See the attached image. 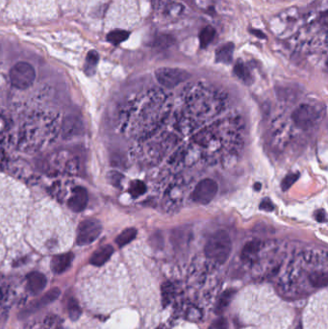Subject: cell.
Returning a JSON list of instances; mask_svg holds the SVG:
<instances>
[{"mask_svg": "<svg viewBox=\"0 0 328 329\" xmlns=\"http://www.w3.org/2000/svg\"><path fill=\"white\" fill-rule=\"evenodd\" d=\"M232 250V241L229 234L225 230L214 232L204 247V253L207 258L219 264H224L230 256Z\"/></svg>", "mask_w": 328, "mask_h": 329, "instance_id": "cell-1", "label": "cell"}, {"mask_svg": "<svg viewBox=\"0 0 328 329\" xmlns=\"http://www.w3.org/2000/svg\"><path fill=\"white\" fill-rule=\"evenodd\" d=\"M36 71L29 63L19 62L10 70V81L15 88L25 90L33 85Z\"/></svg>", "mask_w": 328, "mask_h": 329, "instance_id": "cell-2", "label": "cell"}, {"mask_svg": "<svg viewBox=\"0 0 328 329\" xmlns=\"http://www.w3.org/2000/svg\"><path fill=\"white\" fill-rule=\"evenodd\" d=\"M155 77L162 86L173 89L187 81L190 74L187 70L178 67H159L155 70Z\"/></svg>", "mask_w": 328, "mask_h": 329, "instance_id": "cell-3", "label": "cell"}, {"mask_svg": "<svg viewBox=\"0 0 328 329\" xmlns=\"http://www.w3.org/2000/svg\"><path fill=\"white\" fill-rule=\"evenodd\" d=\"M102 231V225L99 220L95 219H84L80 222L77 229L76 243L84 246L95 241Z\"/></svg>", "mask_w": 328, "mask_h": 329, "instance_id": "cell-4", "label": "cell"}, {"mask_svg": "<svg viewBox=\"0 0 328 329\" xmlns=\"http://www.w3.org/2000/svg\"><path fill=\"white\" fill-rule=\"evenodd\" d=\"M218 191V183L211 178H205L197 183L191 198L198 204L207 205L216 198Z\"/></svg>", "mask_w": 328, "mask_h": 329, "instance_id": "cell-5", "label": "cell"}, {"mask_svg": "<svg viewBox=\"0 0 328 329\" xmlns=\"http://www.w3.org/2000/svg\"><path fill=\"white\" fill-rule=\"evenodd\" d=\"M292 119L297 127L302 130H308L317 122L319 113L309 104H301L293 112Z\"/></svg>", "mask_w": 328, "mask_h": 329, "instance_id": "cell-6", "label": "cell"}, {"mask_svg": "<svg viewBox=\"0 0 328 329\" xmlns=\"http://www.w3.org/2000/svg\"><path fill=\"white\" fill-rule=\"evenodd\" d=\"M83 131H84L83 122L80 120V118L76 116L66 117L63 122V127H62L63 138L65 140H69V139L78 137L83 133Z\"/></svg>", "mask_w": 328, "mask_h": 329, "instance_id": "cell-7", "label": "cell"}, {"mask_svg": "<svg viewBox=\"0 0 328 329\" xmlns=\"http://www.w3.org/2000/svg\"><path fill=\"white\" fill-rule=\"evenodd\" d=\"M88 200L89 196L87 190L83 187H76L72 191V196L67 201V206L71 211L80 213L87 207Z\"/></svg>", "mask_w": 328, "mask_h": 329, "instance_id": "cell-8", "label": "cell"}, {"mask_svg": "<svg viewBox=\"0 0 328 329\" xmlns=\"http://www.w3.org/2000/svg\"><path fill=\"white\" fill-rule=\"evenodd\" d=\"M73 258L74 255L72 252H66L55 255L50 262L51 270L56 274H61L65 272L70 268Z\"/></svg>", "mask_w": 328, "mask_h": 329, "instance_id": "cell-9", "label": "cell"}, {"mask_svg": "<svg viewBox=\"0 0 328 329\" xmlns=\"http://www.w3.org/2000/svg\"><path fill=\"white\" fill-rule=\"evenodd\" d=\"M47 283L46 277L42 272L33 271L27 275V289L32 294H38L42 292Z\"/></svg>", "mask_w": 328, "mask_h": 329, "instance_id": "cell-10", "label": "cell"}, {"mask_svg": "<svg viewBox=\"0 0 328 329\" xmlns=\"http://www.w3.org/2000/svg\"><path fill=\"white\" fill-rule=\"evenodd\" d=\"M114 253V247L110 244L103 245L96 249L89 258V264L95 267H100L109 261L111 256Z\"/></svg>", "mask_w": 328, "mask_h": 329, "instance_id": "cell-11", "label": "cell"}, {"mask_svg": "<svg viewBox=\"0 0 328 329\" xmlns=\"http://www.w3.org/2000/svg\"><path fill=\"white\" fill-rule=\"evenodd\" d=\"M60 296V290L58 288H53L51 290H49L46 294H44V296L40 299V300L34 302L33 304H31V306L29 308V311H35L38 310L40 308H43L45 305L53 302L54 300H56Z\"/></svg>", "mask_w": 328, "mask_h": 329, "instance_id": "cell-12", "label": "cell"}, {"mask_svg": "<svg viewBox=\"0 0 328 329\" xmlns=\"http://www.w3.org/2000/svg\"><path fill=\"white\" fill-rule=\"evenodd\" d=\"M234 44L227 43L219 47L216 51V61L222 64H230L233 59Z\"/></svg>", "mask_w": 328, "mask_h": 329, "instance_id": "cell-13", "label": "cell"}, {"mask_svg": "<svg viewBox=\"0 0 328 329\" xmlns=\"http://www.w3.org/2000/svg\"><path fill=\"white\" fill-rule=\"evenodd\" d=\"M260 245H261L260 241L256 240L246 242L241 250V259L248 262L253 261L258 255V252L260 250Z\"/></svg>", "mask_w": 328, "mask_h": 329, "instance_id": "cell-14", "label": "cell"}, {"mask_svg": "<svg viewBox=\"0 0 328 329\" xmlns=\"http://www.w3.org/2000/svg\"><path fill=\"white\" fill-rule=\"evenodd\" d=\"M235 294H236L235 290H226V291H224L221 294L219 301L217 303L216 313L221 314L226 308L228 307V305L230 304V302H231L232 299L234 298Z\"/></svg>", "mask_w": 328, "mask_h": 329, "instance_id": "cell-15", "label": "cell"}, {"mask_svg": "<svg viewBox=\"0 0 328 329\" xmlns=\"http://www.w3.org/2000/svg\"><path fill=\"white\" fill-rule=\"evenodd\" d=\"M137 236V230L133 227L124 229L116 239V242L119 247H122L130 243Z\"/></svg>", "mask_w": 328, "mask_h": 329, "instance_id": "cell-16", "label": "cell"}, {"mask_svg": "<svg viewBox=\"0 0 328 329\" xmlns=\"http://www.w3.org/2000/svg\"><path fill=\"white\" fill-rule=\"evenodd\" d=\"M216 35V30L212 26H206L204 27L200 34H199V42L200 46L202 48H206L209 44L212 43Z\"/></svg>", "mask_w": 328, "mask_h": 329, "instance_id": "cell-17", "label": "cell"}, {"mask_svg": "<svg viewBox=\"0 0 328 329\" xmlns=\"http://www.w3.org/2000/svg\"><path fill=\"white\" fill-rule=\"evenodd\" d=\"M99 61V55L96 51L91 50L88 53L86 57V64H85V72L88 75H91L95 71V67Z\"/></svg>", "mask_w": 328, "mask_h": 329, "instance_id": "cell-18", "label": "cell"}, {"mask_svg": "<svg viewBox=\"0 0 328 329\" xmlns=\"http://www.w3.org/2000/svg\"><path fill=\"white\" fill-rule=\"evenodd\" d=\"M128 37H129V32L122 30V29H117V30H113L112 32H110L107 35V40L111 44L118 45L126 41Z\"/></svg>", "mask_w": 328, "mask_h": 329, "instance_id": "cell-19", "label": "cell"}, {"mask_svg": "<svg viewBox=\"0 0 328 329\" xmlns=\"http://www.w3.org/2000/svg\"><path fill=\"white\" fill-rule=\"evenodd\" d=\"M309 281L311 285L316 288H324L328 285V276L327 272L323 271H316L310 274Z\"/></svg>", "mask_w": 328, "mask_h": 329, "instance_id": "cell-20", "label": "cell"}, {"mask_svg": "<svg viewBox=\"0 0 328 329\" xmlns=\"http://www.w3.org/2000/svg\"><path fill=\"white\" fill-rule=\"evenodd\" d=\"M66 309H67V313H68V316L69 318L72 320V321H76L79 319L82 311H81V308L79 306L77 300L73 298H69L67 299V302H66Z\"/></svg>", "mask_w": 328, "mask_h": 329, "instance_id": "cell-21", "label": "cell"}, {"mask_svg": "<svg viewBox=\"0 0 328 329\" xmlns=\"http://www.w3.org/2000/svg\"><path fill=\"white\" fill-rule=\"evenodd\" d=\"M234 73L236 74V76L238 78H240L241 81H243L244 83H246V84L250 83V80H251L250 73H249L247 67L241 61H238L237 64L234 66Z\"/></svg>", "mask_w": 328, "mask_h": 329, "instance_id": "cell-22", "label": "cell"}, {"mask_svg": "<svg viewBox=\"0 0 328 329\" xmlns=\"http://www.w3.org/2000/svg\"><path fill=\"white\" fill-rule=\"evenodd\" d=\"M147 192V186L146 184L141 180H135L133 181L130 185L129 193L132 198H137L143 196Z\"/></svg>", "mask_w": 328, "mask_h": 329, "instance_id": "cell-23", "label": "cell"}, {"mask_svg": "<svg viewBox=\"0 0 328 329\" xmlns=\"http://www.w3.org/2000/svg\"><path fill=\"white\" fill-rule=\"evenodd\" d=\"M174 292H175V287L172 283L170 282L164 283V285L162 287V299L164 306H167L171 302L172 298L174 297Z\"/></svg>", "mask_w": 328, "mask_h": 329, "instance_id": "cell-24", "label": "cell"}, {"mask_svg": "<svg viewBox=\"0 0 328 329\" xmlns=\"http://www.w3.org/2000/svg\"><path fill=\"white\" fill-rule=\"evenodd\" d=\"M298 177H299L298 174L288 175L281 182V189L283 191H287L288 189H290L296 183V181L298 179Z\"/></svg>", "mask_w": 328, "mask_h": 329, "instance_id": "cell-25", "label": "cell"}, {"mask_svg": "<svg viewBox=\"0 0 328 329\" xmlns=\"http://www.w3.org/2000/svg\"><path fill=\"white\" fill-rule=\"evenodd\" d=\"M174 43V39L173 37L171 36H168V35H163V36H159L157 39H156V42H155V45L156 46H163V47H166V46H169L171 44Z\"/></svg>", "mask_w": 328, "mask_h": 329, "instance_id": "cell-26", "label": "cell"}, {"mask_svg": "<svg viewBox=\"0 0 328 329\" xmlns=\"http://www.w3.org/2000/svg\"><path fill=\"white\" fill-rule=\"evenodd\" d=\"M228 329V324L227 321L224 318H219L216 320L214 323L211 324V326L208 328V329Z\"/></svg>", "mask_w": 328, "mask_h": 329, "instance_id": "cell-27", "label": "cell"}, {"mask_svg": "<svg viewBox=\"0 0 328 329\" xmlns=\"http://www.w3.org/2000/svg\"><path fill=\"white\" fill-rule=\"evenodd\" d=\"M259 208L263 210V211H267V212H271L274 209V206L272 204V202L268 199V198H265L263 199L259 205Z\"/></svg>", "mask_w": 328, "mask_h": 329, "instance_id": "cell-28", "label": "cell"}, {"mask_svg": "<svg viewBox=\"0 0 328 329\" xmlns=\"http://www.w3.org/2000/svg\"><path fill=\"white\" fill-rule=\"evenodd\" d=\"M315 219L319 222H326L327 221V213L325 210H317L315 213Z\"/></svg>", "mask_w": 328, "mask_h": 329, "instance_id": "cell-29", "label": "cell"}, {"mask_svg": "<svg viewBox=\"0 0 328 329\" xmlns=\"http://www.w3.org/2000/svg\"><path fill=\"white\" fill-rule=\"evenodd\" d=\"M250 31V33L252 34V35H254L255 37H257V38H259V39H262V40H265L267 37H266V35L263 33L262 31L261 30H258V29H250L249 30Z\"/></svg>", "mask_w": 328, "mask_h": 329, "instance_id": "cell-30", "label": "cell"}, {"mask_svg": "<svg viewBox=\"0 0 328 329\" xmlns=\"http://www.w3.org/2000/svg\"><path fill=\"white\" fill-rule=\"evenodd\" d=\"M260 187H261V185H260V184H258V183H257V184H255V190H256V191H259V190L261 189Z\"/></svg>", "mask_w": 328, "mask_h": 329, "instance_id": "cell-31", "label": "cell"}, {"mask_svg": "<svg viewBox=\"0 0 328 329\" xmlns=\"http://www.w3.org/2000/svg\"><path fill=\"white\" fill-rule=\"evenodd\" d=\"M296 329H301V325H299V326H298Z\"/></svg>", "mask_w": 328, "mask_h": 329, "instance_id": "cell-32", "label": "cell"}]
</instances>
